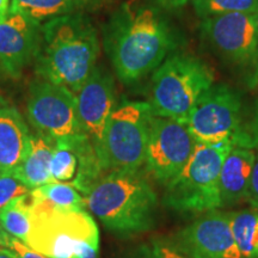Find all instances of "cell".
<instances>
[{
	"instance_id": "24",
	"label": "cell",
	"mask_w": 258,
	"mask_h": 258,
	"mask_svg": "<svg viewBox=\"0 0 258 258\" xmlns=\"http://www.w3.org/2000/svg\"><path fill=\"white\" fill-rule=\"evenodd\" d=\"M31 189L21 182L11 172L3 173L0 176V209L15 199L30 194Z\"/></svg>"
},
{
	"instance_id": "10",
	"label": "cell",
	"mask_w": 258,
	"mask_h": 258,
	"mask_svg": "<svg viewBox=\"0 0 258 258\" xmlns=\"http://www.w3.org/2000/svg\"><path fill=\"white\" fill-rule=\"evenodd\" d=\"M196 144L185 123L153 116L145 158L146 170L166 185L188 163Z\"/></svg>"
},
{
	"instance_id": "33",
	"label": "cell",
	"mask_w": 258,
	"mask_h": 258,
	"mask_svg": "<svg viewBox=\"0 0 258 258\" xmlns=\"http://www.w3.org/2000/svg\"><path fill=\"white\" fill-rule=\"evenodd\" d=\"M254 17H256V23H257V31H258V9H257V11L254 12Z\"/></svg>"
},
{
	"instance_id": "7",
	"label": "cell",
	"mask_w": 258,
	"mask_h": 258,
	"mask_svg": "<svg viewBox=\"0 0 258 258\" xmlns=\"http://www.w3.org/2000/svg\"><path fill=\"white\" fill-rule=\"evenodd\" d=\"M153 116L148 102L123 101L116 105L96 150L104 175L141 170Z\"/></svg>"
},
{
	"instance_id": "5",
	"label": "cell",
	"mask_w": 258,
	"mask_h": 258,
	"mask_svg": "<svg viewBox=\"0 0 258 258\" xmlns=\"http://www.w3.org/2000/svg\"><path fill=\"white\" fill-rule=\"evenodd\" d=\"M231 143H198L188 163L165 185L164 203L179 213H207L221 209L220 171Z\"/></svg>"
},
{
	"instance_id": "12",
	"label": "cell",
	"mask_w": 258,
	"mask_h": 258,
	"mask_svg": "<svg viewBox=\"0 0 258 258\" xmlns=\"http://www.w3.org/2000/svg\"><path fill=\"white\" fill-rule=\"evenodd\" d=\"M203 36L213 49L235 64H247L258 57V31L254 14H226L202 21Z\"/></svg>"
},
{
	"instance_id": "18",
	"label": "cell",
	"mask_w": 258,
	"mask_h": 258,
	"mask_svg": "<svg viewBox=\"0 0 258 258\" xmlns=\"http://www.w3.org/2000/svg\"><path fill=\"white\" fill-rule=\"evenodd\" d=\"M83 0H11L10 15H22L37 24L76 14Z\"/></svg>"
},
{
	"instance_id": "22",
	"label": "cell",
	"mask_w": 258,
	"mask_h": 258,
	"mask_svg": "<svg viewBox=\"0 0 258 258\" xmlns=\"http://www.w3.org/2000/svg\"><path fill=\"white\" fill-rule=\"evenodd\" d=\"M194 9L200 18L226 14H254L258 0H192Z\"/></svg>"
},
{
	"instance_id": "27",
	"label": "cell",
	"mask_w": 258,
	"mask_h": 258,
	"mask_svg": "<svg viewBox=\"0 0 258 258\" xmlns=\"http://www.w3.org/2000/svg\"><path fill=\"white\" fill-rule=\"evenodd\" d=\"M152 251L156 258H188L184 254L179 253L169 244L161 240H156L152 245Z\"/></svg>"
},
{
	"instance_id": "8",
	"label": "cell",
	"mask_w": 258,
	"mask_h": 258,
	"mask_svg": "<svg viewBox=\"0 0 258 258\" xmlns=\"http://www.w3.org/2000/svg\"><path fill=\"white\" fill-rule=\"evenodd\" d=\"M198 143H231L252 148L254 141L244 132V103L237 90L225 84L203 92L185 121Z\"/></svg>"
},
{
	"instance_id": "1",
	"label": "cell",
	"mask_w": 258,
	"mask_h": 258,
	"mask_svg": "<svg viewBox=\"0 0 258 258\" xmlns=\"http://www.w3.org/2000/svg\"><path fill=\"white\" fill-rule=\"evenodd\" d=\"M175 46L169 22L148 5H122L104 30L106 54L123 84H134L154 72Z\"/></svg>"
},
{
	"instance_id": "19",
	"label": "cell",
	"mask_w": 258,
	"mask_h": 258,
	"mask_svg": "<svg viewBox=\"0 0 258 258\" xmlns=\"http://www.w3.org/2000/svg\"><path fill=\"white\" fill-rule=\"evenodd\" d=\"M234 240L243 258H258V209L228 213Z\"/></svg>"
},
{
	"instance_id": "13",
	"label": "cell",
	"mask_w": 258,
	"mask_h": 258,
	"mask_svg": "<svg viewBox=\"0 0 258 258\" xmlns=\"http://www.w3.org/2000/svg\"><path fill=\"white\" fill-rule=\"evenodd\" d=\"M77 112L83 134L99 147L111 112L116 108V86L108 71L96 67L76 93Z\"/></svg>"
},
{
	"instance_id": "32",
	"label": "cell",
	"mask_w": 258,
	"mask_h": 258,
	"mask_svg": "<svg viewBox=\"0 0 258 258\" xmlns=\"http://www.w3.org/2000/svg\"><path fill=\"white\" fill-rule=\"evenodd\" d=\"M0 258H16L9 249H0Z\"/></svg>"
},
{
	"instance_id": "3",
	"label": "cell",
	"mask_w": 258,
	"mask_h": 258,
	"mask_svg": "<svg viewBox=\"0 0 258 258\" xmlns=\"http://www.w3.org/2000/svg\"><path fill=\"white\" fill-rule=\"evenodd\" d=\"M84 199L86 208L117 235L144 233L156 224L158 196L140 170L105 173Z\"/></svg>"
},
{
	"instance_id": "26",
	"label": "cell",
	"mask_w": 258,
	"mask_h": 258,
	"mask_svg": "<svg viewBox=\"0 0 258 258\" xmlns=\"http://www.w3.org/2000/svg\"><path fill=\"white\" fill-rule=\"evenodd\" d=\"M246 201L250 203L251 208L258 209V154L254 160V165L252 170V175H251V180L249 190H247Z\"/></svg>"
},
{
	"instance_id": "20",
	"label": "cell",
	"mask_w": 258,
	"mask_h": 258,
	"mask_svg": "<svg viewBox=\"0 0 258 258\" xmlns=\"http://www.w3.org/2000/svg\"><path fill=\"white\" fill-rule=\"evenodd\" d=\"M28 195L15 199L0 209V224L4 230L23 243L27 241L31 228L30 203Z\"/></svg>"
},
{
	"instance_id": "14",
	"label": "cell",
	"mask_w": 258,
	"mask_h": 258,
	"mask_svg": "<svg viewBox=\"0 0 258 258\" xmlns=\"http://www.w3.org/2000/svg\"><path fill=\"white\" fill-rule=\"evenodd\" d=\"M41 25L22 15H9L0 22V71L17 79L36 56Z\"/></svg>"
},
{
	"instance_id": "2",
	"label": "cell",
	"mask_w": 258,
	"mask_h": 258,
	"mask_svg": "<svg viewBox=\"0 0 258 258\" xmlns=\"http://www.w3.org/2000/svg\"><path fill=\"white\" fill-rule=\"evenodd\" d=\"M98 55V34L91 21L77 12L64 15L41 25L35 71L76 95L96 69Z\"/></svg>"
},
{
	"instance_id": "34",
	"label": "cell",
	"mask_w": 258,
	"mask_h": 258,
	"mask_svg": "<svg viewBox=\"0 0 258 258\" xmlns=\"http://www.w3.org/2000/svg\"><path fill=\"white\" fill-rule=\"evenodd\" d=\"M0 98H2V97H0Z\"/></svg>"
},
{
	"instance_id": "31",
	"label": "cell",
	"mask_w": 258,
	"mask_h": 258,
	"mask_svg": "<svg viewBox=\"0 0 258 258\" xmlns=\"http://www.w3.org/2000/svg\"><path fill=\"white\" fill-rule=\"evenodd\" d=\"M10 238H11V235L8 234V232L4 230V227H3L2 224H0V247H3V249H8Z\"/></svg>"
},
{
	"instance_id": "17",
	"label": "cell",
	"mask_w": 258,
	"mask_h": 258,
	"mask_svg": "<svg viewBox=\"0 0 258 258\" xmlns=\"http://www.w3.org/2000/svg\"><path fill=\"white\" fill-rule=\"evenodd\" d=\"M56 144L41 134H31L30 150L18 167L11 172L30 189L56 183L50 173V161Z\"/></svg>"
},
{
	"instance_id": "29",
	"label": "cell",
	"mask_w": 258,
	"mask_h": 258,
	"mask_svg": "<svg viewBox=\"0 0 258 258\" xmlns=\"http://www.w3.org/2000/svg\"><path fill=\"white\" fill-rule=\"evenodd\" d=\"M160 8L166 10H177L185 6L188 3L192 2V0H154Z\"/></svg>"
},
{
	"instance_id": "30",
	"label": "cell",
	"mask_w": 258,
	"mask_h": 258,
	"mask_svg": "<svg viewBox=\"0 0 258 258\" xmlns=\"http://www.w3.org/2000/svg\"><path fill=\"white\" fill-rule=\"evenodd\" d=\"M10 15V0H0V22L5 21Z\"/></svg>"
},
{
	"instance_id": "23",
	"label": "cell",
	"mask_w": 258,
	"mask_h": 258,
	"mask_svg": "<svg viewBox=\"0 0 258 258\" xmlns=\"http://www.w3.org/2000/svg\"><path fill=\"white\" fill-rule=\"evenodd\" d=\"M78 170V157L72 148L57 145L50 161V173L55 182L73 180Z\"/></svg>"
},
{
	"instance_id": "25",
	"label": "cell",
	"mask_w": 258,
	"mask_h": 258,
	"mask_svg": "<svg viewBox=\"0 0 258 258\" xmlns=\"http://www.w3.org/2000/svg\"><path fill=\"white\" fill-rule=\"evenodd\" d=\"M8 249L14 253V256L16 258H48L47 256H44V254L38 253L35 250L30 249V247L27 246L23 241L12 237V235L11 238H10Z\"/></svg>"
},
{
	"instance_id": "21",
	"label": "cell",
	"mask_w": 258,
	"mask_h": 258,
	"mask_svg": "<svg viewBox=\"0 0 258 258\" xmlns=\"http://www.w3.org/2000/svg\"><path fill=\"white\" fill-rule=\"evenodd\" d=\"M31 200H44L56 208L80 211L85 209V199L73 185L66 183H49V184L31 189L29 194Z\"/></svg>"
},
{
	"instance_id": "6",
	"label": "cell",
	"mask_w": 258,
	"mask_h": 258,
	"mask_svg": "<svg viewBox=\"0 0 258 258\" xmlns=\"http://www.w3.org/2000/svg\"><path fill=\"white\" fill-rule=\"evenodd\" d=\"M214 84L208 64L188 54L169 55L154 71L150 105L157 117L185 123L199 98Z\"/></svg>"
},
{
	"instance_id": "11",
	"label": "cell",
	"mask_w": 258,
	"mask_h": 258,
	"mask_svg": "<svg viewBox=\"0 0 258 258\" xmlns=\"http://www.w3.org/2000/svg\"><path fill=\"white\" fill-rule=\"evenodd\" d=\"M173 249L188 258H243L238 249L228 213L212 211L175 235Z\"/></svg>"
},
{
	"instance_id": "4",
	"label": "cell",
	"mask_w": 258,
	"mask_h": 258,
	"mask_svg": "<svg viewBox=\"0 0 258 258\" xmlns=\"http://www.w3.org/2000/svg\"><path fill=\"white\" fill-rule=\"evenodd\" d=\"M31 228L25 245L48 258H97L99 231L85 209L56 208L44 200H31Z\"/></svg>"
},
{
	"instance_id": "16",
	"label": "cell",
	"mask_w": 258,
	"mask_h": 258,
	"mask_svg": "<svg viewBox=\"0 0 258 258\" xmlns=\"http://www.w3.org/2000/svg\"><path fill=\"white\" fill-rule=\"evenodd\" d=\"M257 153L253 148L234 146L227 153L220 171L221 208L246 201Z\"/></svg>"
},
{
	"instance_id": "15",
	"label": "cell",
	"mask_w": 258,
	"mask_h": 258,
	"mask_svg": "<svg viewBox=\"0 0 258 258\" xmlns=\"http://www.w3.org/2000/svg\"><path fill=\"white\" fill-rule=\"evenodd\" d=\"M31 134L14 105L0 98V166L14 171L23 163L30 150Z\"/></svg>"
},
{
	"instance_id": "9",
	"label": "cell",
	"mask_w": 258,
	"mask_h": 258,
	"mask_svg": "<svg viewBox=\"0 0 258 258\" xmlns=\"http://www.w3.org/2000/svg\"><path fill=\"white\" fill-rule=\"evenodd\" d=\"M28 120L37 134L61 146L82 137L76 96L69 89L38 78L30 84L27 103Z\"/></svg>"
},
{
	"instance_id": "28",
	"label": "cell",
	"mask_w": 258,
	"mask_h": 258,
	"mask_svg": "<svg viewBox=\"0 0 258 258\" xmlns=\"http://www.w3.org/2000/svg\"><path fill=\"white\" fill-rule=\"evenodd\" d=\"M121 258H156L153 254L152 249L147 246V245L141 244L138 246L133 247L125 252Z\"/></svg>"
}]
</instances>
